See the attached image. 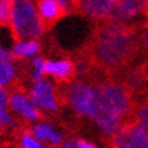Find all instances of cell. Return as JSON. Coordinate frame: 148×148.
<instances>
[{"label":"cell","mask_w":148,"mask_h":148,"mask_svg":"<svg viewBox=\"0 0 148 148\" xmlns=\"http://www.w3.org/2000/svg\"><path fill=\"white\" fill-rule=\"evenodd\" d=\"M76 144V148H98L97 144H94L92 140H88V139H83V138H79L74 140Z\"/></svg>","instance_id":"21"},{"label":"cell","mask_w":148,"mask_h":148,"mask_svg":"<svg viewBox=\"0 0 148 148\" xmlns=\"http://www.w3.org/2000/svg\"><path fill=\"white\" fill-rule=\"evenodd\" d=\"M148 14V2L144 0H115L112 15L109 21L123 26H130V23L142 18Z\"/></svg>","instance_id":"6"},{"label":"cell","mask_w":148,"mask_h":148,"mask_svg":"<svg viewBox=\"0 0 148 148\" xmlns=\"http://www.w3.org/2000/svg\"><path fill=\"white\" fill-rule=\"evenodd\" d=\"M9 27L17 41H21V39L38 41L47 29L38 15L36 3L30 0H14L12 2Z\"/></svg>","instance_id":"3"},{"label":"cell","mask_w":148,"mask_h":148,"mask_svg":"<svg viewBox=\"0 0 148 148\" xmlns=\"http://www.w3.org/2000/svg\"><path fill=\"white\" fill-rule=\"evenodd\" d=\"M0 59H15V58L12 56L9 49H6V47H3L2 44H0Z\"/></svg>","instance_id":"22"},{"label":"cell","mask_w":148,"mask_h":148,"mask_svg":"<svg viewBox=\"0 0 148 148\" xmlns=\"http://www.w3.org/2000/svg\"><path fill=\"white\" fill-rule=\"evenodd\" d=\"M11 14H12V2L11 0H0V24L9 26Z\"/></svg>","instance_id":"19"},{"label":"cell","mask_w":148,"mask_h":148,"mask_svg":"<svg viewBox=\"0 0 148 148\" xmlns=\"http://www.w3.org/2000/svg\"><path fill=\"white\" fill-rule=\"evenodd\" d=\"M39 51H41L39 41H32V39L15 41L11 47V53L15 59H33L39 56Z\"/></svg>","instance_id":"13"},{"label":"cell","mask_w":148,"mask_h":148,"mask_svg":"<svg viewBox=\"0 0 148 148\" xmlns=\"http://www.w3.org/2000/svg\"><path fill=\"white\" fill-rule=\"evenodd\" d=\"M14 125L15 119L9 109V91L0 89V130H8Z\"/></svg>","instance_id":"15"},{"label":"cell","mask_w":148,"mask_h":148,"mask_svg":"<svg viewBox=\"0 0 148 148\" xmlns=\"http://www.w3.org/2000/svg\"><path fill=\"white\" fill-rule=\"evenodd\" d=\"M110 148H148V136L134 121H129L110 138Z\"/></svg>","instance_id":"7"},{"label":"cell","mask_w":148,"mask_h":148,"mask_svg":"<svg viewBox=\"0 0 148 148\" xmlns=\"http://www.w3.org/2000/svg\"><path fill=\"white\" fill-rule=\"evenodd\" d=\"M64 100L77 116L91 119L97 103V83L73 80L64 91Z\"/></svg>","instance_id":"4"},{"label":"cell","mask_w":148,"mask_h":148,"mask_svg":"<svg viewBox=\"0 0 148 148\" xmlns=\"http://www.w3.org/2000/svg\"><path fill=\"white\" fill-rule=\"evenodd\" d=\"M113 6H115V0H82L76 3L80 15L95 21H104V20L109 21Z\"/></svg>","instance_id":"9"},{"label":"cell","mask_w":148,"mask_h":148,"mask_svg":"<svg viewBox=\"0 0 148 148\" xmlns=\"http://www.w3.org/2000/svg\"><path fill=\"white\" fill-rule=\"evenodd\" d=\"M44 73H45V77H51V80L73 82V77L76 74V64L66 58L45 59Z\"/></svg>","instance_id":"11"},{"label":"cell","mask_w":148,"mask_h":148,"mask_svg":"<svg viewBox=\"0 0 148 148\" xmlns=\"http://www.w3.org/2000/svg\"><path fill=\"white\" fill-rule=\"evenodd\" d=\"M51 148H56V147H51Z\"/></svg>","instance_id":"24"},{"label":"cell","mask_w":148,"mask_h":148,"mask_svg":"<svg viewBox=\"0 0 148 148\" xmlns=\"http://www.w3.org/2000/svg\"><path fill=\"white\" fill-rule=\"evenodd\" d=\"M9 109L12 115H15L17 118H21L24 121H29L32 124L41 119V115H42L35 107V104L32 103L29 94L21 89H15L9 92Z\"/></svg>","instance_id":"8"},{"label":"cell","mask_w":148,"mask_h":148,"mask_svg":"<svg viewBox=\"0 0 148 148\" xmlns=\"http://www.w3.org/2000/svg\"><path fill=\"white\" fill-rule=\"evenodd\" d=\"M32 103L39 112L56 113L60 109V95L56 89V85L50 79H42L38 82H32L27 91Z\"/></svg>","instance_id":"5"},{"label":"cell","mask_w":148,"mask_h":148,"mask_svg":"<svg viewBox=\"0 0 148 148\" xmlns=\"http://www.w3.org/2000/svg\"><path fill=\"white\" fill-rule=\"evenodd\" d=\"M36 9H38V15L41 18V21L45 24V27L56 23L64 15L59 8L58 0H39L36 3Z\"/></svg>","instance_id":"12"},{"label":"cell","mask_w":148,"mask_h":148,"mask_svg":"<svg viewBox=\"0 0 148 148\" xmlns=\"http://www.w3.org/2000/svg\"><path fill=\"white\" fill-rule=\"evenodd\" d=\"M138 41L142 45V49L148 53V21H145V24L140 27V32L138 35Z\"/></svg>","instance_id":"20"},{"label":"cell","mask_w":148,"mask_h":148,"mask_svg":"<svg viewBox=\"0 0 148 148\" xmlns=\"http://www.w3.org/2000/svg\"><path fill=\"white\" fill-rule=\"evenodd\" d=\"M132 94L124 83L116 80H103L97 83V103L91 121L101 134L112 138L132 113Z\"/></svg>","instance_id":"1"},{"label":"cell","mask_w":148,"mask_h":148,"mask_svg":"<svg viewBox=\"0 0 148 148\" xmlns=\"http://www.w3.org/2000/svg\"><path fill=\"white\" fill-rule=\"evenodd\" d=\"M17 80L15 59H0V89H8Z\"/></svg>","instance_id":"14"},{"label":"cell","mask_w":148,"mask_h":148,"mask_svg":"<svg viewBox=\"0 0 148 148\" xmlns=\"http://www.w3.org/2000/svg\"><path fill=\"white\" fill-rule=\"evenodd\" d=\"M59 148H76V144H74L73 139H65Z\"/></svg>","instance_id":"23"},{"label":"cell","mask_w":148,"mask_h":148,"mask_svg":"<svg viewBox=\"0 0 148 148\" xmlns=\"http://www.w3.org/2000/svg\"><path fill=\"white\" fill-rule=\"evenodd\" d=\"M30 134L35 139H38L41 144H44V145H49L50 148L51 147H56V148H59L60 145H62V142H64V133L60 132L58 127L53 124V123H50V121H36V123H33L32 125H30Z\"/></svg>","instance_id":"10"},{"label":"cell","mask_w":148,"mask_h":148,"mask_svg":"<svg viewBox=\"0 0 148 148\" xmlns=\"http://www.w3.org/2000/svg\"><path fill=\"white\" fill-rule=\"evenodd\" d=\"M44 65H45V59L41 56L30 59V79H32V82H38V80L45 79Z\"/></svg>","instance_id":"17"},{"label":"cell","mask_w":148,"mask_h":148,"mask_svg":"<svg viewBox=\"0 0 148 148\" xmlns=\"http://www.w3.org/2000/svg\"><path fill=\"white\" fill-rule=\"evenodd\" d=\"M138 44V33L133 27L106 21L94 33L91 51L100 65L116 68L134 56Z\"/></svg>","instance_id":"2"},{"label":"cell","mask_w":148,"mask_h":148,"mask_svg":"<svg viewBox=\"0 0 148 148\" xmlns=\"http://www.w3.org/2000/svg\"><path fill=\"white\" fill-rule=\"evenodd\" d=\"M20 148H47L44 144H41L38 139H35L30 134V132H24L20 134Z\"/></svg>","instance_id":"18"},{"label":"cell","mask_w":148,"mask_h":148,"mask_svg":"<svg viewBox=\"0 0 148 148\" xmlns=\"http://www.w3.org/2000/svg\"><path fill=\"white\" fill-rule=\"evenodd\" d=\"M133 121L144 130V133L148 136V101L140 103L136 107V110H134V119Z\"/></svg>","instance_id":"16"}]
</instances>
